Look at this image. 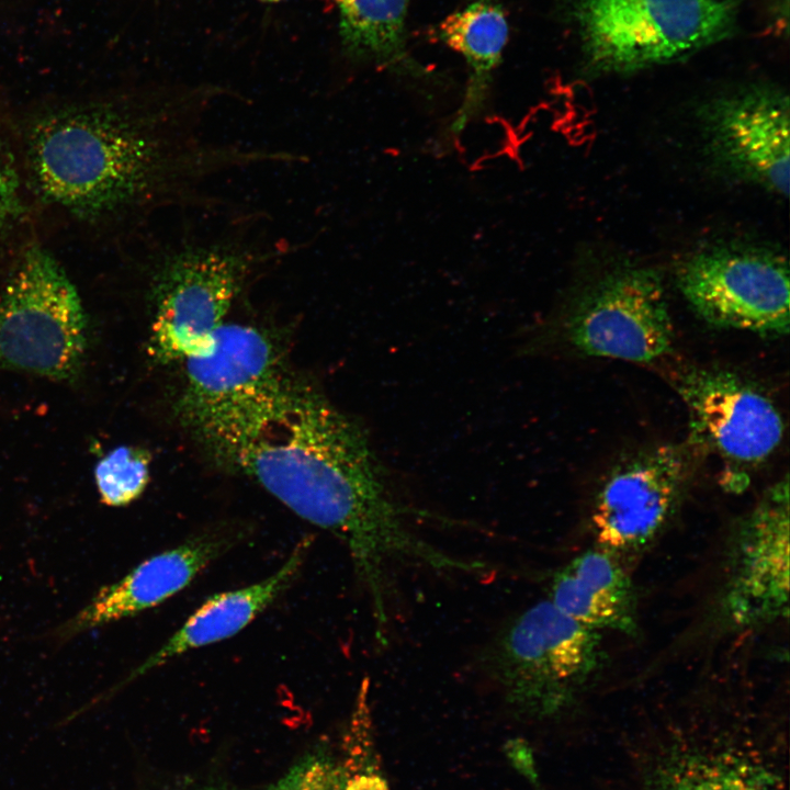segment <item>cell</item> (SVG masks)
<instances>
[{"label": "cell", "instance_id": "cell-19", "mask_svg": "<svg viewBox=\"0 0 790 790\" xmlns=\"http://www.w3.org/2000/svg\"><path fill=\"white\" fill-rule=\"evenodd\" d=\"M38 211L24 166L19 115L0 103V283L38 242Z\"/></svg>", "mask_w": 790, "mask_h": 790}, {"label": "cell", "instance_id": "cell-1", "mask_svg": "<svg viewBox=\"0 0 790 790\" xmlns=\"http://www.w3.org/2000/svg\"><path fill=\"white\" fill-rule=\"evenodd\" d=\"M215 89L155 90L69 100L19 115L35 201L104 237H127L161 211H221L222 176L300 166L303 153L213 140L203 132Z\"/></svg>", "mask_w": 790, "mask_h": 790}, {"label": "cell", "instance_id": "cell-13", "mask_svg": "<svg viewBox=\"0 0 790 790\" xmlns=\"http://www.w3.org/2000/svg\"><path fill=\"white\" fill-rule=\"evenodd\" d=\"M789 481L776 483L744 520L733 551L726 606L740 624L788 612Z\"/></svg>", "mask_w": 790, "mask_h": 790}, {"label": "cell", "instance_id": "cell-10", "mask_svg": "<svg viewBox=\"0 0 790 790\" xmlns=\"http://www.w3.org/2000/svg\"><path fill=\"white\" fill-rule=\"evenodd\" d=\"M700 450L688 440L636 452L607 475L592 508L597 541L607 551L640 548L676 509Z\"/></svg>", "mask_w": 790, "mask_h": 790}, {"label": "cell", "instance_id": "cell-8", "mask_svg": "<svg viewBox=\"0 0 790 790\" xmlns=\"http://www.w3.org/2000/svg\"><path fill=\"white\" fill-rule=\"evenodd\" d=\"M558 327L563 339L586 356L640 363L665 356L674 342L663 280L651 268L603 274L571 305Z\"/></svg>", "mask_w": 790, "mask_h": 790}, {"label": "cell", "instance_id": "cell-23", "mask_svg": "<svg viewBox=\"0 0 790 790\" xmlns=\"http://www.w3.org/2000/svg\"><path fill=\"white\" fill-rule=\"evenodd\" d=\"M272 790H347V772L342 763L317 751L293 766Z\"/></svg>", "mask_w": 790, "mask_h": 790}, {"label": "cell", "instance_id": "cell-16", "mask_svg": "<svg viewBox=\"0 0 790 790\" xmlns=\"http://www.w3.org/2000/svg\"><path fill=\"white\" fill-rule=\"evenodd\" d=\"M550 600L561 612L592 630L632 632L635 625L631 582L605 549L586 551L557 572Z\"/></svg>", "mask_w": 790, "mask_h": 790}, {"label": "cell", "instance_id": "cell-24", "mask_svg": "<svg viewBox=\"0 0 790 790\" xmlns=\"http://www.w3.org/2000/svg\"><path fill=\"white\" fill-rule=\"evenodd\" d=\"M507 755L520 774L531 781L537 779L533 756L524 742L520 740L510 741L507 745Z\"/></svg>", "mask_w": 790, "mask_h": 790}, {"label": "cell", "instance_id": "cell-15", "mask_svg": "<svg viewBox=\"0 0 790 790\" xmlns=\"http://www.w3.org/2000/svg\"><path fill=\"white\" fill-rule=\"evenodd\" d=\"M311 544L312 539L304 537L283 565L269 577L208 598L166 643L132 669L108 695L189 651L237 634L290 587L304 564Z\"/></svg>", "mask_w": 790, "mask_h": 790}, {"label": "cell", "instance_id": "cell-4", "mask_svg": "<svg viewBox=\"0 0 790 790\" xmlns=\"http://www.w3.org/2000/svg\"><path fill=\"white\" fill-rule=\"evenodd\" d=\"M582 52L597 74L682 59L729 37L741 0H571Z\"/></svg>", "mask_w": 790, "mask_h": 790}, {"label": "cell", "instance_id": "cell-25", "mask_svg": "<svg viewBox=\"0 0 790 790\" xmlns=\"http://www.w3.org/2000/svg\"><path fill=\"white\" fill-rule=\"evenodd\" d=\"M260 1H264V2H278V1H280V0H260Z\"/></svg>", "mask_w": 790, "mask_h": 790}, {"label": "cell", "instance_id": "cell-11", "mask_svg": "<svg viewBox=\"0 0 790 790\" xmlns=\"http://www.w3.org/2000/svg\"><path fill=\"white\" fill-rule=\"evenodd\" d=\"M789 99L779 89L753 87L706 105L702 127L712 162L741 181L789 193Z\"/></svg>", "mask_w": 790, "mask_h": 790}, {"label": "cell", "instance_id": "cell-5", "mask_svg": "<svg viewBox=\"0 0 790 790\" xmlns=\"http://www.w3.org/2000/svg\"><path fill=\"white\" fill-rule=\"evenodd\" d=\"M88 318L59 261L38 241L0 283V371L77 381L88 351Z\"/></svg>", "mask_w": 790, "mask_h": 790}, {"label": "cell", "instance_id": "cell-9", "mask_svg": "<svg viewBox=\"0 0 790 790\" xmlns=\"http://www.w3.org/2000/svg\"><path fill=\"white\" fill-rule=\"evenodd\" d=\"M676 387L689 415L688 441L715 452L729 465H758L782 441L785 425L777 406L743 376L691 368L679 375Z\"/></svg>", "mask_w": 790, "mask_h": 790}, {"label": "cell", "instance_id": "cell-12", "mask_svg": "<svg viewBox=\"0 0 790 790\" xmlns=\"http://www.w3.org/2000/svg\"><path fill=\"white\" fill-rule=\"evenodd\" d=\"M239 537L228 530H211L144 560L119 580L101 587L80 609L54 625L46 641L64 645L160 605L189 586L234 546Z\"/></svg>", "mask_w": 790, "mask_h": 790}, {"label": "cell", "instance_id": "cell-14", "mask_svg": "<svg viewBox=\"0 0 790 790\" xmlns=\"http://www.w3.org/2000/svg\"><path fill=\"white\" fill-rule=\"evenodd\" d=\"M183 362L185 383L179 406L191 427L283 373L270 337L238 323L224 321L206 350Z\"/></svg>", "mask_w": 790, "mask_h": 790}, {"label": "cell", "instance_id": "cell-21", "mask_svg": "<svg viewBox=\"0 0 790 790\" xmlns=\"http://www.w3.org/2000/svg\"><path fill=\"white\" fill-rule=\"evenodd\" d=\"M346 734L347 790H391L375 746L370 682L363 679Z\"/></svg>", "mask_w": 790, "mask_h": 790}, {"label": "cell", "instance_id": "cell-6", "mask_svg": "<svg viewBox=\"0 0 790 790\" xmlns=\"http://www.w3.org/2000/svg\"><path fill=\"white\" fill-rule=\"evenodd\" d=\"M598 661L596 630L542 600L503 628L488 651L487 667L515 711L548 718L571 704Z\"/></svg>", "mask_w": 790, "mask_h": 790}, {"label": "cell", "instance_id": "cell-22", "mask_svg": "<svg viewBox=\"0 0 790 790\" xmlns=\"http://www.w3.org/2000/svg\"><path fill=\"white\" fill-rule=\"evenodd\" d=\"M150 476V455L140 447L120 445L103 454L93 467L100 501L124 507L140 497Z\"/></svg>", "mask_w": 790, "mask_h": 790}, {"label": "cell", "instance_id": "cell-3", "mask_svg": "<svg viewBox=\"0 0 790 790\" xmlns=\"http://www.w3.org/2000/svg\"><path fill=\"white\" fill-rule=\"evenodd\" d=\"M258 221L242 214L217 229H183L146 250L154 360L169 363L204 352L250 276L300 249L267 237Z\"/></svg>", "mask_w": 790, "mask_h": 790}, {"label": "cell", "instance_id": "cell-20", "mask_svg": "<svg viewBox=\"0 0 790 790\" xmlns=\"http://www.w3.org/2000/svg\"><path fill=\"white\" fill-rule=\"evenodd\" d=\"M656 790H779L768 767L731 749L695 751L674 759L661 772Z\"/></svg>", "mask_w": 790, "mask_h": 790}, {"label": "cell", "instance_id": "cell-18", "mask_svg": "<svg viewBox=\"0 0 790 790\" xmlns=\"http://www.w3.org/2000/svg\"><path fill=\"white\" fill-rule=\"evenodd\" d=\"M339 34L349 56L394 72L424 75L406 46V19L411 0H335Z\"/></svg>", "mask_w": 790, "mask_h": 790}, {"label": "cell", "instance_id": "cell-7", "mask_svg": "<svg viewBox=\"0 0 790 790\" xmlns=\"http://www.w3.org/2000/svg\"><path fill=\"white\" fill-rule=\"evenodd\" d=\"M789 281L780 252L742 244L704 247L676 271L679 291L703 320L764 337L789 332Z\"/></svg>", "mask_w": 790, "mask_h": 790}, {"label": "cell", "instance_id": "cell-2", "mask_svg": "<svg viewBox=\"0 0 790 790\" xmlns=\"http://www.w3.org/2000/svg\"><path fill=\"white\" fill-rule=\"evenodd\" d=\"M218 460L348 549L375 617L388 610V571L449 572L454 556L410 527L362 426L315 387L283 373L195 426Z\"/></svg>", "mask_w": 790, "mask_h": 790}, {"label": "cell", "instance_id": "cell-17", "mask_svg": "<svg viewBox=\"0 0 790 790\" xmlns=\"http://www.w3.org/2000/svg\"><path fill=\"white\" fill-rule=\"evenodd\" d=\"M508 35L500 0H474L436 27L437 40L462 55L469 68L464 98L450 126L453 134H460L482 111Z\"/></svg>", "mask_w": 790, "mask_h": 790}]
</instances>
